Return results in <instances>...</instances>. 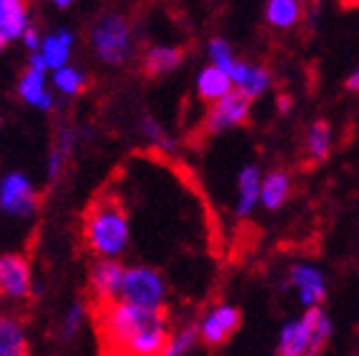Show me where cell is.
Instances as JSON below:
<instances>
[{"label":"cell","mask_w":359,"mask_h":356,"mask_svg":"<svg viewBox=\"0 0 359 356\" xmlns=\"http://www.w3.org/2000/svg\"><path fill=\"white\" fill-rule=\"evenodd\" d=\"M259 187H262V172L257 165H245L237 172V217H250L259 205Z\"/></svg>","instance_id":"16"},{"label":"cell","mask_w":359,"mask_h":356,"mask_svg":"<svg viewBox=\"0 0 359 356\" xmlns=\"http://www.w3.org/2000/svg\"><path fill=\"white\" fill-rule=\"evenodd\" d=\"M277 105H280V110H282V112H287V110H290L292 102H290V97L285 95V97H280V102H277Z\"/></svg>","instance_id":"34"},{"label":"cell","mask_w":359,"mask_h":356,"mask_svg":"<svg viewBox=\"0 0 359 356\" xmlns=\"http://www.w3.org/2000/svg\"><path fill=\"white\" fill-rule=\"evenodd\" d=\"M332 150V130L325 120H317L312 123V128L307 130V137H304V152L312 162H325L330 157Z\"/></svg>","instance_id":"25"},{"label":"cell","mask_w":359,"mask_h":356,"mask_svg":"<svg viewBox=\"0 0 359 356\" xmlns=\"http://www.w3.org/2000/svg\"><path fill=\"white\" fill-rule=\"evenodd\" d=\"M33 267L28 256L22 254H3L0 256V292L3 299L11 304H22L33 296Z\"/></svg>","instance_id":"7"},{"label":"cell","mask_w":359,"mask_h":356,"mask_svg":"<svg viewBox=\"0 0 359 356\" xmlns=\"http://www.w3.org/2000/svg\"><path fill=\"white\" fill-rule=\"evenodd\" d=\"M137 132H140V137L145 139L147 145L155 147V150H160V152H175L177 150V139L172 137V132H170V130L165 128L157 117H152V115L142 117L140 125H137Z\"/></svg>","instance_id":"24"},{"label":"cell","mask_w":359,"mask_h":356,"mask_svg":"<svg viewBox=\"0 0 359 356\" xmlns=\"http://www.w3.org/2000/svg\"><path fill=\"white\" fill-rule=\"evenodd\" d=\"M40 210L35 182L25 172H6L0 177V212L13 219H33Z\"/></svg>","instance_id":"5"},{"label":"cell","mask_w":359,"mask_h":356,"mask_svg":"<svg viewBox=\"0 0 359 356\" xmlns=\"http://www.w3.org/2000/svg\"><path fill=\"white\" fill-rule=\"evenodd\" d=\"M195 90H197V97H200L202 102H210V105H212V102H217L219 97L230 95L235 88H232L230 75L224 73V70H219V67H215V65H208L197 73Z\"/></svg>","instance_id":"18"},{"label":"cell","mask_w":359,"mask_h":356,"mask_svg":"<svg viewBox=\"0 0 359 356\" xmlns=\"http://www.w3.org/2000/svg\"><path fill=\"white\" fill-rule=\"evenodd\" d=\"M180 65H182V50L175 48V45L157 43V45H150V48L142 53V70H145L150 78L172 75Z\"/></svg>","instance_id":"17"},{"label":"cell","mask_w":359,"mask_h":356,"mask_svg":"<svg viewBox=\"0 0 359 356\" xmlns=\"http://www.w3.org/2000/svg\"><path fill=\"white\" fill-rule=\"evenodd\" d=\"M264 18L272 28L292 30L304 18V0H267Z\"/></svg>","instance_id":"21"},{"label":"cell","mask_w":359,"mask_h":356,"mask_svg":"<svg viewBox=\"0 0 359 356\" xmlns=\"http://www.w3.org/2000/svg\"><path fill=\"white\" fill-rule=\"evenodd\" d=\"M123 269H125V264L120 262V259H95V264L90 267L88 289L97 306L118 301L120 282H123Z\"/></svg>","instance_id":"9"},{"label":"cell","mask_w":359,"mask_h":356,"mask_svg":"<svg viewBox=\"0 0 359 356\" xmlns=\"http://www.w3.org/2000/svg\"><path fill=\"white\" fill-rule=\"evenodd\" d=\"M304 322L309 327V349L307 356H320V351L325 349V344L332 336V322L322 306H309L307 314H304Z\"/></svg>","instance_id":"23"},{"label":"cell","mask_w":359,"mask_h":356,"mask_svg":"<svg viewBox=\"0 0 359 356\" xmlns=\"http://www.w3.org/2000/svg\"><path fill=\"white\" fill-rule=\"evenodd\" d=\"M250 107H252V102L247 100L245 95L237 93V90H232L230 95H224V97H219L217 102L210 105L208 115H205V132L219 135L227 132V130L240 128L250 117Z\"/></svg>","instance_id":"8"},{"label":"cell","mask_w":359,"mask_h":356,"mask_svg":"<svg viewBox=\"0 0 359 356\" xmlns=\"http://www.w3.org/2000/svg\"><path fill=\"white\" fill-rule=\"evenodd\" d=\"M83 240L97 259H118L128 252L133 229L123 202L118 197H100L90 207L83 222Z\"/></svg>","instance_id":"2"},{"label":"cell","mask_w":359,"mask_h":356,"mask_svg":"<svg viewBox=\"0 0 359 356\" xmlns=\"http://www.w3.org/2000/svg\"><path fill=\"white\" fill-rule=\"evenodd\" d=\"M197 341H200L197 324H187V327L177 329L175 334L168 336V344H165V354L163 356H187Z\"/></svg>","instance_id":"26"},{"label":"cell","mask_w":359,"mask_h":356,"mask_svg":"<svg viewBox=\"0 0 359 356\" xmlns=\"http://www.w3.org/2000/svg\"><path fill=\"white\" fill-rule=\"evenodd\" d=\"M208 57H210V65L219 67L224 73H230V67L237 62V55L232 50V45L227 43L224 38H212L208 43Z\"/></svg>","instance_id":"27"},{"label":"cell","mask_w":359,"mask_h":356,"mask_svg":"<svg viewBox=\"0 0 359 356\" xmlns=\"http://www.w3.org/2000/svg\"><path fill=\"white\" fill-rule=\"evenodd\" d=\"M0 356H30L28 329L18 314L0 312Z\"/></svg>","instance_id":"15"},{"label":"cell","mask_w":359,"mask_h":356,"mask_svg":"<svg viewBox=\"0 0 359 356\" xmlns=\"http://www.w3.org/2000/svg\"><path fill=\"white\" fill-rule=\"evenodd\" d=\"M85 317H88V306H85L83 301H73V304L67 306L65 317H62V334H65L67 339H73L80 329H83Z\"/></svg>","instance_id":"29"},{"label":"cell","mask_w":359,"mask_h":356,"mask_svg":"<svg viewBox=\"0 0 359 356\" xmlns=\"http://www.w3.org/2000/svg\"><path fill=\"white\" fill-rule=\"evenodd\" d=\"M292 192V179L285 170H272L269 174L262 177V187H259V205L264 210L275 212L290 200Z\"/></svg>","instance_id":"19"},{"label":"cell","mask_w":359,"mask_h":356,"mask_svg":"<svg viewBox=\"0 0 359 356\" xmlns=\"http://www.w3.org/2000/svg\"><path fill=\"white\" fill-rule=\"evenodd\" d=\"M50 70L45 67V62L40 60L38 53H28V62H25V70L18 78L15 93L18 100L22 105H28L30 110L38 112H50L55 107V93L50 88Z\"/></svg>","instance_id":"6"},{"label":"cell","mask_w":359,"mask_h":356,"mask_svg":"<svg viewBox=\"0 0 359 356\" xmlns=\"http://www.w3.org/2000/svg\"><path fill=\"white\" fill-rule=\"evenodd\" d=\"M165 299H168V284L155 267L133 264L123 269L118 301L142 309H165Z\"/></svg>","instance_id":"4"},{"label":"cell","mask_w":359,"mask_h":356,"mask_svg":"<svg viewBox=\"0 0 359 356\" xmlns=\"http://www.w3.org/2000/svg\"><path fill=\"white\" fill-rule=\"evenodd\" d=\"M100 356H163L170 327L165 309L110 301L95 309Z\"/></svg>","instance_id":"1"},{"label":"cell","mask_w":359,"mask_h":356,"mask_svg":"<svg viewBox=\"0 0 359 356\" xmlns=\"http://www.w3.org/2000/svg\"><path fill=\"white\" fill-rule=\"evenodd\" d=\"M290 284L294 287L299 301H302L307 309L309 306H320L327 296V279L314 264H307V262L292 264Z\"/></svg>","instance_id":"12"},{"label":"cell","mask_w":359,"mask_h":356,"mask_svg":"<svg viewBox=\"0 0 359 356\" xmlns=\"http://www.w3.org/2000/svg\"><path fill=\"white\" fill-rule=\"evenodd\" d=\"M30 25L33 18L28 0H0V33L8 43H20Z\"/></svg>","instance_id":"14"},{"label":"cell","mask_w":359,"mask_h":356,"mask_svg":"<svg viewBox=\"0 0 359 356\" xmlns=\"http://www.w3.org/2000/svg\"><path fill=\"white\" fill-rule=\"evenodd\" d=\"M78 142H80V130L70 123H62L55 132V145H53V152H57L60 157L70 160L78 150Z\"/></svg>","instance_id":"28"},{"label":"cell","mask_w":359,"mask_h":356,"mask_svg":"<svg viewBox=\"0 0 359 356\" xmlns=\"http://www.w3.org/2000/svg\"><path fill=\"white\" fill-rule=\"evenodd\" d=\"M40 38H43V33H40V30L35 28V22H33V25H30V28L25 30V35L20 38V43L25 45V50H28V53H38Z\"/></svg>","instance_id":"31"},{"label":"cell","mask_w":359,"mask_h":356,"mask_svg":"<svg viewBox=\"0 0 359 356\" xmlns=\"http://www.w3.org/2000/svg\"><path fill=\"white\" fill-rule=\"evenodd\" d=\"M75 43H78V38H75L73 30L67 25H57V28L43 33L38 45V55L48 70H55V67H62L73 60Z\"/></svg>","instance_id":"11"},{"label":"cell","mask_w":359,"mask_h":356,"mask_svg":"<svg viewBox=\"0 0 359 356\" xmlns=\"http://www.w3.org/2000/svg\"><path fill=\"white\" fill-rule=\"evenodd\" d=\"M344 3H347V6H359V0H344Z\"/></svg>","instance_id":"36"},{"label":"cell","mask_w":359,"mask_h":356,"mask_svg":"<svg viewBox=\"0 0 359 356\" xmlns=\"http://www.w3.org/2000/svg\"><path fill=\"white\" fill-rule=\"evenodd\" d=\"M347 90H352V93H359V67L347 78Z\"/></svg>","instance_id":"33"},{"label":"cell","mask_w":359,"mask_h":356,"mask_svg":"<svg viewBox=\"0 0 359 356\" xmlns=\"http://www.w3.org/2000/svg\"><path fill=\"white\" fill-rule=\"evenodd\" d=\"M48 78H50V88H53V93H55V97L57 95H60V97H78V95L85 93V88H88V75H85V70L73 65V62L50 70Z\"/></svg>","instance_id":"20"},{"label":"cell","mask_w":359,"mask_h":356,"mask_svg":"<svg viewBox=\"0 0 359 356\" xmlns=\"http://www.w3.org/2000/svg\"><path fill=\"white\" fill-rule=\"evenodd\" d=\"M227 75H230V80H232V88L240 95H245L250 102L262 97L269 90V85H272V75H269L264 67L252 65V62H245V60H237L235 65L230 67Z\"/></svg>","instance_id":"13"},{"label":"cell","mask_w":359,"mask_h":356,"mask_svg":"<svg viewBox=\"0 0 359 356\" xmlns=\"http://www.w3.org/2000/svg\"><path fill=\"white\" fill-rule=\"evenodd\" d=\"M3 301H6V299H3V292H0V306H3Z\"/></svg>","instance_id":"37"},{"label":"cell","mask_w":359,"mask_h":356,"mask_svg":"<svg viewBox=\"0 0 359 356\" xmlns=\"http://www.w3.org/2000/svg\"><path fill=\"white\" fill-rule=\"evenodd\" d=\"M65 167H67V160H65V157H60L57 152L50 150V155H48V160H45V177L50 179V182H55L57 177H62Z\"/></svg>","instance_id":"30"},{"label":"cell","mask_w":359,"mask_h":356,"mask_svg":"<svg viewBox=\"0 0 359 356\" xmlns=\"http://www.w3.org/2000/svg\"><path fill=\"white\" fill-rule=\"evenodd\" d=\"M6 45H8V40H6V38H3V33H0V53L6 50Z\"/></svg>","instance_id":"35"},{"label":"cell","mask_w":359,"mask_h":356,"mask_svg":"<svg viewBox=\"0 0 359 356\" xmlns=\"http://www.w3.org/2000/svg\"><path fill=\"white\" fill-rule=\"evenodd\" d=\"M88 48L100 65L125 67L137 53V35L130 18L120 11H105L93 20L88 30Z\"/></svg>","instance_id":"3"},{"label":"cell","mask_w":359,"mask_h":356,"mask_svg":"<svg viewBox=\"0 0 359 356\" xmlns=\"http://www.w3.org/2000/svg\"><path fill=\"white\" fill-rule=\"evenodd\" d=\"M309 349V327L307 322H287L280 331V356H307Z\"/></svg>","instance_id":"22"},{"label":"cell","mask_w":359,"mask_h":356,"mask_svg":"<svg viewBox=\"0 0 359 356\" xmlns=\"http://www.w3.org/2000/svg\"><path fill=\"white\" fill-rule=\"evenodd\" d=\"M240 319L242 317H240V309H237V306L217 304L202 317L200 324H197V334H200V339L205 341V344L219 346L237 331Z\"/></svg>","instance_id":"10"},{"label":"cell","mask_w":359,"mask_h":356,"mask_svg":"<svg viewBox=\"0 0 359 356\" xmlns=\"http://www.w3.org/2000/svg\"><path fill=\"white\" fill-rule=\"evenodd\" d=\"M53 8H57V11H67V8H73L78 0H48Z\"/></svg>","instance_id":"32"}]
</instances>
